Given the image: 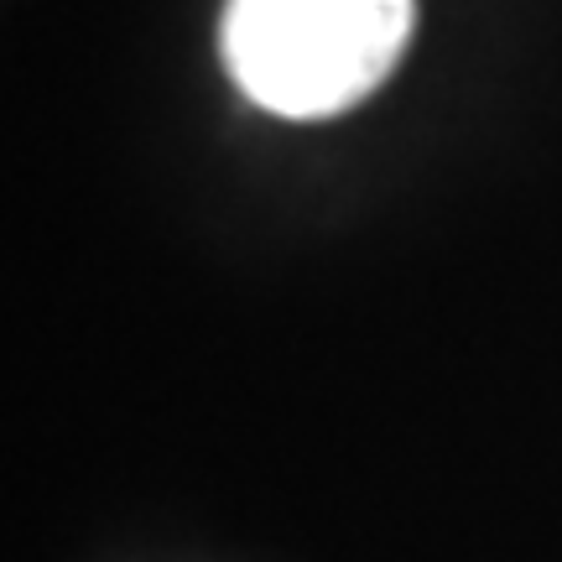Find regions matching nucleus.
Here are the masks:
<instances>
[{
  "label": "nucleus",
  "mask_w": 562,
  "mask_h": 562,
  "mask_svg": "<svg viewBox=\"0 0 562 562\" xmlns=\"http://www.w3.org/2000/svg\"><path fill=\"white\" fill-rule=\"evenodd\" d=\"M406 37L412 0H229L224 68L271 115L323 121L375 94Z\"/></svg>",
  "instance_id": "obj_1"
}]
</instances>
